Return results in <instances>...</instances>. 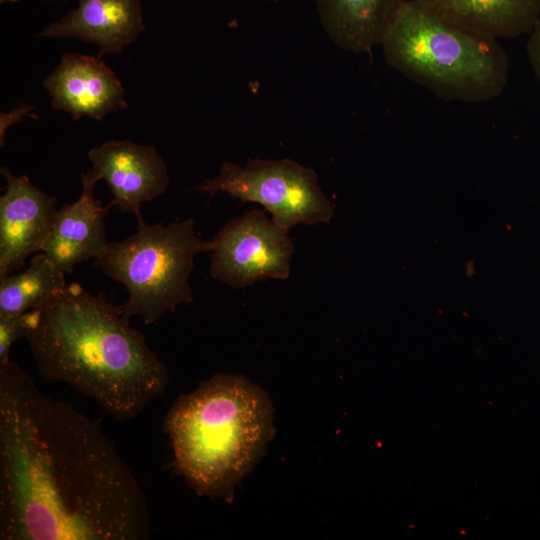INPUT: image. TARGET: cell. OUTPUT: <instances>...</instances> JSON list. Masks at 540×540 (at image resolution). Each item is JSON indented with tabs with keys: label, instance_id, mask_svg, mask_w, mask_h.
<instances>
[{
	"label": "cell",
	"instance_id": "1",
	"mask_svg": "<svg viewBox=\"0 0 540 540\" xmlns=\"http://www.w3.org/2000/svg\"><path fill=\"white\" fill-rule=\"evenodd\" d=\"M148 502L101 426L0 363V539L144 540Z\"/></svg>",
	"mask_w": 540,
	"mask_h": 540
},
{
	"label": "cell",
	"instance_id": "2",
	"mask_svg": "<svg viewBox=\"0 0 540 540\" xmlns=\"http://www.w3.org/2000/svg\"><path fill=\"white\" fill-rule=\"evenodd\" d=\"M38 310L25 337L39 374L64 382L119 420L139 415L168 385V372L119 306L67 284Z\"/></svg>",
	"mask_w": 540,
	"mask_h": 540
},
{
	"label": "cell",
	"instance_id": "3",
	"mask_svg": "<svg viewBox=\"0 0 540 540\" xmlns=\"http://www.w3.org/2000/svg\"><path fill=\"white\" fill-rule=\"evenodd\" d=\"M267 395L246 378L217 374L180 396L164 420L174 463L199 494L230 496L272 434Z\"/></svg>",
	"mask_w": 540,
	"mask_h": 540
},
{
	"label": "cell",
	"instance_id": "4",
	"mask_svg": "<svg viewBox=\"0 0 540 540\" xmlns=\"http://www.w3.org/2000/svg\"><path fill=\"white\" fill-rule=\"evenodd\" d=\"M389 66L446 101L486 102L508 81V56L497 39L448 22L405 0L380 43Z\"/></svg>",
	"mask_w": 540,
	"mask_h": 540
},
{
	"label": "cell",
	"instance_id": "5",
	"mask_svg": "<svg viewBox=\"0 0 540 540\" xmlns=\"http://www.w3.org/2000/svg\"><path fill=\"white\" fill-rule=\"evenodd\" d=\"M137 220L138 229L132 236L108 243L94 262L127 288L128 299L119 306L124 318L140 316L151 324L179 304L193 301L189 279L194 258L210 252L211 241L197 236L192 219L167 226L148 224L142 217Z\"/></svg>",
	"mask_w": 540,
	"mask_h": 540
},
{
	"label": "cell",
	"instance_id": "6",
	"mask_svg": "<svg viewBox=\"0 0 540 540\" xmlns=\"http://www.w3.org/2000/svg\"><path fill=\"white\" fill-rule=\"evenodd\" d=\"M212 198L218 192L241 202L260 204L280 227L329 223L334 205L318 184L316 172L290 159H253L245 165L225 161L219 173L198 188Z\"/></svg>",
	"mask_w": 540,
	"mask_h": 540
},
{
	"label": "cell",
	"instance_id": "7",
	"mask_svg": "<svg viewBox=\"0 0 540 540\" xmlns=\"http://www.w3.org/2000/svg\"><path fill=\"white\" fill-rule=\"evenodd\" d=\"M210 274L242 288L264 279L286 280L294 246L288 230L253 208L229 220L211 240Z\"/></svg>",
	"mask_w": 540,
	"mask_h": 540
},
{
	"label": "cell",
	"instance_id": "8",
	"mask_svg": "<svg viewBox=\"0 0 540 540\" xmlns=\"http://www.w3.org/2000/svg\"><path fill=\"white\" fill-rule=\"evenodd\" d=\"M88 158L92 166L81 175L82 187L94 189L105 180L112 193L109 206L132 212L137 219L142 204L162 195L170 183L164 159L150 145L110 140L91 149Z\"/></svg>",
	"mask_w": 540,
	"mask_h": 540
},
{
	"label": "cell",
	"instance_id": "9",
	"mask_svg": "<svg viewBox=\"0 0 540 540\" xmlns=\"http://www.w3.org/2000/svg\"><path fill=\"white\" fill-rule=\"evenodd\" d=\"M6 184L0 197V277L41 252L57 209L56 198L35 187L25 175L1 168Z\"/></svg>",
	"mask_w": 540,
	"mask_h": 540
},
{
	"label": "cell",
	"instance_id": "10",
	"mask_svg": "<svg viewBox=\"0 0 540 540\" xmlns=\"http://www.w3.org/2000/svg\"><path fill=\"white\" fill-rule=\"evenodd\" d=\"M43 86L52 108L74 120L85 116L100 120L127 106L121 82L99 57L65 53Z\"/></svg>",
	"mask_w": 540,
	"mask_h": 540
},
{
	"label": "cell",
	"instance_id": "11",
	"mask_svg": "<svg viewBox=\"0 0 540 540\" xmlns=\"http://www.w3.org/2000/svg\"><path fill=\"white\" fill-rule=\"evenodd\" d=\"M144 30L141 0H78L39 37L76 38L98 46L99 56L120 53Z\"/></svg>",
	"mask_w": 540,
	"mask_h": 540
},
{
	"label": "cell",
	"instance_id": "12",
	"mask_svg": "<svg viewBox=\"0 0 540 540\" xmlns=\"http://www.w3.org/2000/svg\"><path fill=\"white\" fill-rule=\"evenodd\" d=\"M93 190L82 187L77 201L57 210L42 246L41 252L65 273L82 261L96 259L107 248L104 219L111 207L96 200Z\"/></svg>",
	"mask_w": 540,
	"mask_h": 540
},
{
	"label": "cell",
	"instance_id": "13",
	"mask_svg": "<svg viewBox=\"0 0 540 540\" xmlns=\"http://www.w3.org/2000/svg\"><path fill=\"white\" fill-rule=\"evenodd\" d=\"M444 20L494 38L530 34L540 21V0H417Z\"/></svg>",
	"mask_w": 540,
	"mask_h": 540
},
{
	"label": "cell",
	"instance_id": "14",
	"mask_svg": "<svg viewBox=\"0 0 540 540\" xmlns=\"http://www.w3.org/2000/svg\"><path fill=\"white\" fill-rule=\"evenodd\" d=\"M405 0H316L321 23L343 49L362 53L381 43Z\"/></svg>",
	"mask_w": 540,
	"mask_h": 540
},
{
	"label": "cell",
	"instance_id": "15",
	"mask_svg": "<svg viewBox=\"0 0 540 540\" xmlns=\"http://www.w3.org/2000/svg\"><path fill=\"white\" fill-rule=\"evenodd\" d=\"M64 275L45 253L36 254L23 272L0 277V315L42 306L67 285Z\"/></svg>",
	"mask_w": 540,
	"mask_h": 540
},
{
	"label": "cell",
	"instance_id": "16",
	"mask_svg": "<svg viewBox=\"0 0 540 540\" xmlns=\"http://www.w3.org/2000/svg\"><path fill=\"white\" fill-rule=\"evenodd\" d=\"M38 319V310L22 314L0 315V363L9 360L12 345L21 337H26Z\"/></svg>",
	"mask_w": 540,
	"mask_h": 540
},
{
	"label": "cell",
	"instance_id": "17",
	"mask_svg": "<svg viewBox=\"0 0 540 540\" xmlns=\"http://www.w3.org/2000/svg\"><path fill=\"white\" fill-rule=\"evenodd\" d=\"M529 35L527 55L532 70L540 83V21Z\"/></svg>",
	"mask_w": 540,
	"mask_h": 540
},
{
	"label": "cell",
	"instance_id": "18",
	"mask_svg": "<svg viewBox=\"0 0 540 540\" xmlns=\"http://www.w3.org/2000/svg\"><path fill=\"white\" fill-rule=\"evenodd\" d=\"M464 272H465V275L469 278L473 277L476 273V265H475V262L470 260V261H467L466 264H465V269H464Z\"/></svg>",
	"mask_w": 540,
	"mask_h": 540
},
{
	"label": "cell",
	"instance_id": "19",
	"mask_svg": "<svg viewBox=\"0 0 540 540\" xmlns=\"http://www.w3.org/2000/svg\"><path fill=\"white\" fill-rule=\"evenodd\" d=\"M18 0H0V3H5V2H16Z\"/></svg>",
	"mask_w": 540,
	"mask_h": 540
}]
</instances>
